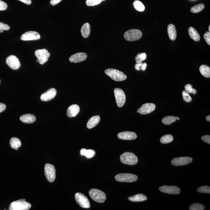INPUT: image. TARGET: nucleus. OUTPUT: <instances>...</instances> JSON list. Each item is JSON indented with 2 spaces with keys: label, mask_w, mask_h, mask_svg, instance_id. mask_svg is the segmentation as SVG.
<instances>
[{
  "label": "nucleus",
  "mask_w": 210,
  "mask_h": 210,
  "mask_svg": "<svg viewBox=\"0 0 210 210\" xmlns=\"http://www.w3.org/2000/svg\"><path fill=\"white\" fill-rule=\"evenodd\" d=\"M105 74L115 81H123L127 78V76L124 73L115 69H107L105 70Z\"/></svg>",
  "instance_id": "obj_1"
},
{
  "label": "nucleus",
  "mask_w": 210,
  "mask_h": 210,
  "mask_svg": "<svg viewBox=\"0 0 210 210\" xmlns=\"http://www.w3.org/2000/svg\"><path fill=\"white\" fill-rule=\"evenodd\" d=\"M31 208V205L25 199H22L12 202L9 205V210H27Z\"/></svg>",
  "instance_id": "obj_2"
},
{
  "label": "nucleus",
  "mask_w": 210,
  "mask_h": 210,
  "mask_svg": "<svg viewBox=\"0 0 210 210\" xmlns=\"http://www.w3.org/2000/svg\"><path fill=\"white\" fill-rule=\"evenodd\" d=\"M121 162L124 164L133 166L137 163L138 159L136 155L131 152H125L120 157Z\"/></svg>",
  "instance_id": "obj_3"
},
{
  "label": "nucleus",
  "mask_w": 210,
  "mask_h": 210,
  "mask_svg": "<svg viewBox=\"0 0 210 210\" xmlns=\"http://www.w3.org/2000/svg\"><path fill=\"white\" fill-rule=\"evenodd\" d=\"M91 198L96 202L102 203L106 200V197L105 193L96 189H92L89 191Z\"/></svg>",
  "instance_id": "obj_4"
},
{
  "label": "nucleus",
  "mask_w": 210,
  "mask_h": 210,
  "mask_svg": "<svg viewBox=\"0 0 210 210\" xmlns=\"http://www.w3.org/2000/svg\"><path fill=\"white\" fill-rule=\"evenodd\" d=\"M142 35V32L139 30L133 29L129 30L125 32L124 37L127 41H134L140 39Z\"/></svg>",
  "instance_id": "obj_5"
},
{
  "label": "nucleus",
  "mask_w": 210,
  "mask_h": 210,
  "mask_svg": "<svg viewBox=\"0 0 210 210\" xmlns=\"http://www.w3.org/2000/svg\"><path fill=\"white\" fill-rule=\"evenodd\" d=\"M115 179L116 181L120 182L133 183L138 180V176L136 175L125 173L119 174L115 176Z\"/></svg>",
  "instance_id": "obj_6"
},
{
  "label": "nucleus",
  "mask_w": 210,
  "mask_h": 210,
  "mask_svg": "<svg viewBox=\"0 0 210 210\" xmlns=\"http://www.w3.org/2000/svg\"><path fill=\"white\" fill-rule=\"evenodd\" d=\"M44 173L48 181L50 183L54 181L56 177V170L53 165L47 163L45 165Z\"/></svg>",
  "instance_id": "obj_7"
},
{
  "label": "nucleus",
  "mask_w": 210,
  "mask_h": 210,
  "mask_svg": "<svg viewBox=\"0 0 210 210\" xmlns=\"http://www.w3.org/2000/svg\"><path fill=\"white\" fill-rule=\"evenodd\" d=\"M35 55L38 60L39 62L41 65L45 63L50 56V53L46 49H39L36 50Z\"/></svg>",
  "instance_id": "obj_8"
},
{
  "label": "nucleus",
  "mask_w": 210,
  "mask_h": 210,
  "mask_svg": "<svg viewBox=\"0 0 210 210\" xmlns=\"http://www.w3.org/2000/svg\"><path fill=\"white\" fill-rule=\"evenodd\" d=\"M114 94L118 106L119 108L122 107L126 102V96L124 92L121 89L116 88L114 90Z\"/></svg>",
  "instance_id": "obj_9"
},
{
  "label": "nucleus",
  "mask_w": 210,
  "mask_h": 210,
  "mask_svg": "<svg viewBox=\"0 0 210 210\" xmlns=\"http://www.w3.org/2000/svg\"><path fill=\"white\" fill-rule=\"evenodd\" d=\"M75 198L77 203L81 208H87L91 207L89 201L84 194L80 193H76L75 194Z\"/></svg>",
  "instance_id": "obj_10"
},
{
  "label": "nucleus",
  "mask_w": 210,
  "mask_h": 210,
  "mask_svg": "<svg viewBox=\"0 0 210 210\" xmlns=\"http://www.w3.org/2000/svg\"><path fill=\"white\" fill-rule=\"evenodd\" d=\"M6 63L10 68L13 70H17L20 67L21 64L17 57L13 55L7 58Z\"/></svg>",
  "instance_id": "obj_11"
},
{
  "label": "nucleus",
  "mask_w": 210,
  "mask_h": 210,
  "mask_svg": "<svg viewBox=\"0 0 210 210\" xmlns=\"http://www.w3.org/2000/svg\"><path fill=\"white\" fill-rule=\"evenodd\" d=\"M159 190L162 192L171 194H178L181 191L179 187L174 186L164 185L159 187Z\"/></svg>",
  "instance_id": "obj_12"
},
{
  "label": "nucleus",
  "mask_w": 210,
  "mask_h": 210,
  "mask_svg": "<svg viewBox=\"0 0 210 210\" xmlns=\"http://www.w3.org/2000/svg\"><path fill=\"white\" fill-rule=\"evenodd\" d=\"M192 161V158L190 157L176 158L171 161V163L174 166H183L189 164Z\"/></svg>",
  "instance_id": "obj_13"
},
{
  "label": "nucleus",
  "mask_w": 210,
  "mask_h": 210,
  "mask_svg": "<svg viewBox=\"0 0 210 210\" xmlns=\"http://www.w3.org/2000/svg\"><path fill=\"white\" fill-rule=\"evenodd\" d=\"M40 38V34L37 32L30 31L23 34L21 37V39L25 41L37 40Z\"/></svg>",
  "instance_id": "obj_14"
},
{
  "label": "nucleus",
  "mask_w": 210,
  "mask_h": 210,
  "mask_svg": "<svg viewBox=\"0 0 210 210\" xmlns=\"http://www.w3.org/2000/svg\"><path fill=\"white\" fill-rule=\"evenodd\" d=\"M156 108L155 104L151 103H148L142 105L139 109V113L141 115H147L153 112Z\"/></svg>",
  "instance_id": "obj_15"
},
{
  "label": "nucleus",
  "mask_w": 210,
  "mask_h": 210,
  "mask_svg": "<svg viewBox=\"0 0 210 210\" xmlns=\"http://www.w3.org/2000/svg\"><path fill=\"white\" fill-rule=\"evenodd\" d=\"M56 94L57 91L55 89L52 88L42 94L41 96V99L44 102H47L54 98L56 96Z\"/></svg>",
  "instance_id": "obj_16"
},
{
  "label": "nucleus",
  "mask_w": 210,
  "mask_h": 210,
  "mask_svg": "<svg viewBox=\"0 0 210 210\" xmlns=\"http://www.w3.org/2000/svg\"><path fill=\"white\" fill-rule=\"evenodd\" d=\"M118 138L124 140H134L137 138V135L135 132L126 131L119 133L118 134Z\"/></svg>",
  "instance_id": "obj_17"
},
{
  "label": "nucleus",
  "mask_w": 210,
  "mask_h": 210,
  "mask_svg": "<svg viewBox=\"0 0 210 210\" xmlns=\"http://www.w3.org/2000/svg\"><path fill=\"white\" fill-rule=\"evenodd\" d=\"M87 57V55L85 53L80 52L72 55L69 59V60L71 62H80L86 60Z\"/></svg>",
  "instance_id": "obj_18"
},
{
  "label": "nucleus",
  "mask_w": 210,
  "mask_h": 210,
  "mask_svg": "<svg viewBox=\"0 0 210 210\" xmlns=\"http://www.w3.org/2000/svg\"><path fill=\"white\" fill-rule=\"evenodd\" d=\"M80 111L79 106L77 104H73L69 107L67 110V115L69 117L73 118L77 116Z\"/></svg>",
  "instance_id": "obj_19"
},
{
  "label": "nucleus",
  "mask_w": 210,
  "mask_h": 210,
  "mask_svg": "<svg viewBox=\"0 0 210 210\" xmlns=\"http://www.w3.org/2000/svg\"><path fill=\"white\" fill-rule=\"evenodd\" d=\"M20 121L25 123H32L36 120L34 115L30 114H25L22 116L20 118Z\"/></svg>",
  "instance_id": "obj_20"
},
{
  "label": "nucleus",
  "mask_w": 210,
  "mask_h": 210,
  "mask_svg": "<svg viewBox=\"0 0 210 210\" xmlns=\"http://www.w3.org/2000/svg\"><path fill=\"white\" fill-rule=\"evenodd\" d=\"M168 34L170 40L174 41L177 37V31L174 25L170 24L167 27Z\"/></svg>",
  "instance_id": "obj_21"
},
{
  "label": "nucleus",
  "mask_w": 210,
  "mask_h": 210,
  "mask_svg": "<svg viewBox=\"0 0 210 210\" xmlns=\"http://www.w3.org/2000/svg\"><path fill=\"white\" fill-rule=\"evenodd\" d=\"M101 118L99 116H95L90 118L87 123V128L91 129L96 126L100 122Z\"/></svg>",
  "instance_id": "obj_22"
},
{
  "label": "nucleus",
  "mask_w": 210,
  "mask_h": 210,
  "mask_svg": "<svg viewBox=\"0 0 210 210\" xmlns=\"http://www.w3.org/2000/svg\"><path fill=\"white\" fill-rule=\"evenodd\" d=\"M81 31L83 37L84 38L88 37L91 33V26L90 24L88 23H84L82 27Z\"/></svg>",
  "instance_id": "obj_23"
},
{
  "label": "nucleus",
  "mask_w": 210,
  "mask_h": 210,
  "mask_svg": "<svg viewBox=\"0 0 210 210\" xmlns=\"http://www.w3.org/2000/svg\"><path fill=\"white\" fill-rule=\"evenodd\" d=\"M188 33L190 37L195 41H198L201 39L199 34L196 30L193 27H190L188 29Z\"/></svg>",
  "instance_id": "obj_24"
},
{
  "label": "nucleus",
  "mask_w": 210,
  "mask_h": 210,
  "mask_svg": "<svg viewBox=\"0 0 210 210\" xmlns=\"http://www.w3.org/2000/svg\"><path fill=\"white\" fill-rule=\"evenodd\" d=\"M129 200L133 202H140L146 201L147 197L143 194H138L133 196L129 197Z\"/></svg>",
  "instance_id": "obj_25"
},
{
  "label": "nucleus",
  "mask_w": 210,
  "mask_h": 210,
  "mask_svg": "<svg viewBox=\"0 0 210 210\" xmlns=\"http://www.w3.org/2000/svg\"><path fill=\"white\" fill-rule=\"evenodd\" d=\"M80 154L81 156H85L87 158H91L94 157L95 155V151L89 149L87 150L85 149H82L80 151Z\"/></svg>",
  "instance_id": "obj_26"
},
{
  "label": "nucleus",
  "mask_w": 210,
  "mask_h": 210,
  "mask_svg": "<svg viewBox=\"0 0 210 210\" xmlns=\"http://www.w3.org/2000/svg\"><path fill=\"white\" fill-rule=\"evenodd\" d=\"M199 70L201 74L204 77L207 78H210V68L209 67L205 65H202L200 67Z\"/></svg>",
  "instance_id": "obj_27"
},
{
  "label": "nucleus",
  "mask_w": 210,
  "mask_h": 210,
  "mask_svg": "<svg viewBox=\"0 0 210 210\" xmlns=\"http://www.w3.org/2000/svg\"><path fill=\"white\" fill-rule=\"evenodd\" d=\"M10 144L11 147L15 150H18L21 146V142L19 139L16 137H12L11 139Z\"/></svg>",
  "instance_id": "obj_28"
},
{
  "label": "nucleus",
  "mask_w": 210,
  "mask_h": 210,
  "mask_svg": "<svg viewBox=\"0 0 210 210\" xmlns=\"http://www.w3.org/2000/svg\"><path fill=\"white\" fill-rule=\"evenodd\" d=\"M176 118L174 116H167L165 117L162 119V122L163 124L166 125H170L175 122L176 121Z\"/></svg>",
  "instance_id": "obj_29"
},
{
  "label": "nucleus",
  "mask_w": 210,
  "mask_h": 210,
  "mask_svg": "<svg viewBox=\"0 0 210 210\" xmlns=\"http://www.w3.org/2000/svg\"><path fill=\"white\" fill-rule=\"evenodd\" d=\"M174 140L173 137L171 135H165L161 138L160 141L161 143L163 144H167L171 142Z\"/></svg>",
  "instance_id": "obj_30"
},
{
  "label": "nucleus",
  "mask_w": 210,
  "mask_h": 210,
  "mask_svg": "<svg viewBox=\"0 0 210 210\" xmlns=\"http://www.w3.org/2000/svg\"><path fill=\"white\" fill-rule=\"evenodd\" d=\"M133 5L135 9L139 12H142L144 10V5L140 1L137 0L134 1Z\"/></svg>",
  "instance_id": "obj_31"
},
{
  "label": "nucleus",
  "mask_w": 210,
  "mask_h": 210,
  "mask_svg": "<svg viewBox=\"0 0 210 210\" xmlns=\"http://www.w3.org/2000/svg\"><path fill=\"white\" fill-rule=\"evenodd\" d=\"M205 8V5L203 4H199L195 5L191 8V12L193 13H196L201 12Z\"/></svg>",
  "instance_id": "obj_32"
},
{
  "label": "nucleus",
  "mask_w": 210,
  "mask_h": 210,
  "mask_svg": "<svg viewBox=\"0 0 210 210\" xmlns=\"http://www.w3.org/2000/svg\"><path fill=\"white\" fill-rule=\"evenodd\" d=\"M205 208V206L199 203L193 204L189 207L190 210H203Z\"/></svg>",
  "instance_id": "obj_33"
},
{
  "label": "nucleus",
  "mask_w": 210,
  "mask_h": 210,
  "mask_svg": "<svg viewBox=\"0 0 210 210\" xmlns=\"http://www.w3.org/2000/svg\"><path fill=\"white\" fill-rule=\"evenodd\" d=\"M146 58H147V55L146 53H140L136 56L135 60L137 63H141L146 60Z\"/></svg>",
  "instance_id": "obj_34"
},
{
  "label": "nucleus",
  "mask_w": 210,
  "mask_h": 210,
  "mask_svg": "<svg viewBox=\"0 0 210 210\" xmlns=\"http://www.w3.org/2000/svg\"><path fill=\"white\" fill-rule=\"evenodd\" d=\"M197 191L203 194H210V187L209 186H204L198 187L197 189Z\"/></svg>",
  "instance_id": "obj_35"
},
{
  "label": "nucleus",
  "mask_w": 210,
  "mask_h": 210,
  "mask_svg": "<svg viewBox=\"0 0 210 210\" xmlns=\"http://www.w3.org/2000/svg\"><path fill=\"white\" fill-rule=\"evenodd\" d=\"M105 0H87L86 4L89 6H94L101 3L102 1Z\"/></svg>",
  "instance_id": "obj_36"
},
{
  "label": "nucleus",
  "mask_w": 210,
  "mask_h": 210,
  "mask_svg": "<svg viewBox=\"0 0 210 210\" xmlns=\"http://www.w3.org/2000/svg\"><path fill=\"white\" fill-rule=\"evenodd\" d=\"M183 99L186 102H190L192 101V98L190 95L189 93L185 91H183L182 93Z\"/></svg>",
  "instance_id": "obj_37"
},
{
  "label": "nucleus",
  "mask_w": 210,
  "mask_h": 210,
  "mask_svg": "<svg viewBox=\"0 0 210 210\" xmlns=\"http://www.w3.org/2000/svg\"><path fill=\"white\" fill-rule=\"evenodd\" d=\"M10 29V27L6 24L0 22V33H2L4 30H8Z\"/></svg>",
  "instance_id": "obj_38"
},
{
  "label": "nucleus",
  "mask_w": 210,
  "mask_h": 210,
  "mask_svg": "<svg viewBox=\"0 0 210 210\" xmlns=\"http://www.w3.org/2000/svg\"><path fill=\"white\" fill-rule=\"evenodd\" d=\"M204 39L208 44L210 45V32H207L204 34Z\"/></svg>",
  "instance_id": "obj_39"
},
{
  "label": "nucleus",
  "mask_w": 210,
  "mask_h": 210,
  "mask_svg": "<svg viewBox=\"0 0 210 210\" xmlns=\"http://www.w3.org/2000/svg\"><path fill=\"white\" fill-rule=\"evenodd\" d=\"M8 8V5L6 3L0 0V11L5 10Z\"/></svg>",
  "instance_id": "obj_40"
},
{
  "label": "nucleus",
  "mask_w": 210,
  "mask_h": 210,
  "mask_svg": "<svg viewBox=\"0 0 210 210\" xmlns=\"http://www.w3.org/2000/svg\"><path fill=\"white\" fill-rule=\"evenodd\" d=\"M184 88H185V91L187 92L189 94H192L194 88H193L191 84H187L185 85Z\"/></svg>",
  "instance_id": "obj_41"
},
{
  "label": "nucleus",
  "mask_w": 210,
  "mask_h": 210,
  "mask_svg": "<svg viewBox=\"0 0 210 210\" xmlns=\"http://www.w3.org/2000/svg\"><path fill=\"white\" fill-rule=\"evenodd\" d=\"M201 139L204 142H206L208 144H210V135H205V136H203L201 137Z\"/></svg>",
  "instance_id": "obj_42"
},
{
  "label": "nucleus",
  "mask_w": 210,
  "mask_h": 210,
  "mask_svg": "<svg viewBox=\"0 0 210 210\" xmlns=\"http://www.w3.org/2000/svg\"><path fill=\"white\" fill-rule=\"evenodd\" d=\"M6 109V105L5 104L0 103V113L3 112Z\"/></svg>",
  "instance_id": "obj_43"
},
{
  "label": "nucleus",
  "mask_w": 210,
  "mask_h": 210,
  "mask_svg": "<svg viewBox=\"0 0 210 210\" xmlns=\"http://www.w3.org/2000/svg\"><path fill=\"white\" fill-rule=\"evenodd\" d=\"M62 0H51L50 1V3L51 5H55L59 4V2H61Z\"/></svg>",
  "instance_id": "obj_44"
},
{
  "label": "nucleus",
  "mask_w": 210,
  "mask_h": 210,
  "mask_svg": "<svg viewBox=\"0 0 210 210\" xmlns=\"http://www.w3.org/2000/svg\"><path fill=\"white\" fill-rule=\"evenodd\" d=\"M142 64H143V63L142 62L137 63V64L135 66V69L137 70H140Z\"/></svg>",
  "instance_id": "obj_45"
},
{
  "label": "nucleus",
  "mask_w": 210,
  "mask_h": 210,
  "mask_svg": "<svg viewBox=\"0 0 210 210\" xmlns=\"http://www.w3.org/2000/svg\"><path fill=\"white\" fill-rule=\"evenodd\" d=\"M19 1L27 5H30L32 3L31 0H19Z\"/></svg>",
  "instance_id": "obj_46"
},
{
  "label": "nucleus",
  "mask_w": 210,
  "mask_h": 210,
  "mask_svg": "<svg viewBox=\"0 0 210 210\" xmlns=\"http://www.w3.org/2000/svg\"><path fill=\"white\" fill-rule=\"evenodd\" d=\"M147 66V63H143L141 67V69L143 70V71H144V70H146Z\"/></svg>",
  "instance_id": "obj_47"
},
{
  "label": "nucleus",
  "mask_w": 210,
  "mask_h": 210,
  "mask_svg": "<svg viewBox=\"0 0 210 210\" xmlns=\"http://www.w3.org/2000/svg\"><path fill=\"white\" fill-rule=\"evenodd\" d=\"M206 120L208 121V122H210V116H207L206 117Z\"/></svg>",
  "instance_id": "obj_48"
},
{
  "label": "nucleus",
  "mask_w": 210,
  "mask_h": 210,
  "mask_svg": "<svg viewBox=\"0 0 210 210\" xmlns=\"http://www.w3.org/2000/svg\"><path fill=\"white\" fill-rule=\"evenodd\" d=\"M197 93V91L195 89H193V91L192 94H194V95H195V94H196Z\"/></svg>",
  "instance_id": "obj_49"
},
{
  "label": "nucleus",
  "mask_w": 210,
  "mask_h": 210,
  "mask_svg": "<svg viewBox=\"0 0 210 210\" xmlns=\"http://www.w3.org/2000/svg\"><path fill=\"white\" fill-rule=\"evenodd\" d=\"M176 119L178 120H179L180 119V118H179L178 117H176Z\"/></svg>",
  "instance_id": "obj_50"
},
{
  "label": "nucleus",
  "mask_w": 210,
  "mask_h": 210,
  "mask_svg": "<svg viewBox=\"0 0 210 210\" xmlns=\"http://www.w3.org/2000/svg\"><path fill=\"white\" fill-rule=\"evenodd\" d=\"M208 30H209V32L210 31V26L209 25V27H208Z\"/></svg>",
  "instance_id": "obj_51"
},
{
  "label": "nucleus",
  "mask_w": 210,
  "mask_h": 210,
  "mask_svg": "<svg viewBox=\"0 0 210 210\" xmlns=\"http://www.w3.org/2000/svg\"><path fill=\"white\" fill-rule=\"evenodd\" d=\"M37 62H39L38 60V59L37 60Z\"/></svg>",
  "instance_id": "obj_52"
},
{
  "label": "nucleus",
  "mask_w": 210,
  "mask_h": 210,
  "mask_svg": "<svg viewBox=\"0 0 210 210\" xmlns=\"http://www.w3.org/2000/svg\"><path fill=\"white\" fill-rule=\"evenodd\" d=\"M0 84H1V80H0Z\"/></svg>",
  "instance_id": "obj_53"
}]
</instances>
